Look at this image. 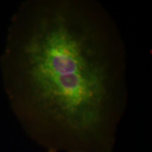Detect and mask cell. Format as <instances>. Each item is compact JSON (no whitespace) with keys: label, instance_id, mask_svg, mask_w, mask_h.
<instances>
[{"label":"cell","instance_id":"7a4b0ae2","mask_svg":"<svg viewBox=\"0 0 152 152\" xmlns=\"http://www.w3.org/2000/svg\"><path fill=\"white\" fill-rule=\"evenodd\" d=\"M48 152H57V151L56 150H54V149H49Z\"/></svg>","mask_w":152,"mask_h":152},{"label":"cell","instance_id":"6da1fadb","mask_svg":"<svg viewBox=\"0 0 152 152\" xmlns=\"http://www.w3.org/2000/svg\"><path fill=\"white\" fill-rule=\"evenodd\" d=\"M11 109L48 149L113 152L128 105L127 49L95 0H27L0 58Z\"/></svg>","mask_w":152,"mask_h":152},{"label":"cell","instance_id":"3957f363","mask_svg":"<svg viewBox=\"0 0 152 152\" xmlns=\"http://www.w3.org/2000/svg\"><path fill=\"white\" fill-rule=\"evenodd\" d=\"M77 152H85V151H77Z\"/></svg>","mask_w":152,"mask_h":152}]
</instances>
